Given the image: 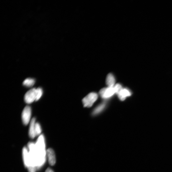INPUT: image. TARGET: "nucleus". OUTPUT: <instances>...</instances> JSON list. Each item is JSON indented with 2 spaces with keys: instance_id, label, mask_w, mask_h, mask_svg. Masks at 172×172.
Instances as JSON below:
<instances>
[{
  "instance_id": "obj_7",
  "label": "nucleus",
  "mask_w": 172,
  "mask_h": 172,
  "mask_svg": "<svg viewBox=\"0 0 172 172\" xmlns=\"http://www.w3.org/2000/svg\"><path fill=\"white\" fill-rule=\"evenodd\" d=\"M23 157L24 164L27 168L30 166L29 153L26 147L23 150Z\"/></svg>"
},
{
  "instance_id": "obj_8",
  "label": "nucleus",
  "mask_w": 172,
  "mask_h": 172,
  "mask_svg": "<svg viewBox=\"0 0 172 172\" xmlns=\"http://www.w3.org/2000/svg\"><path fill=\"white\" fill-rule=\"evenodd\" d=\"M35 118L32 119L30 121L29 130L30 137L32 139H34L36 137L35 133Z\"/></svg>"
},
{
  "instance_id": "obj_12",
  "label": "nucleus",
  "mask_w": 172,
  "mask_h": 172,
  "mask_svg": "<svg viewBox=\"0 0 172 172\" xmlns=\"http://www.w3.org/2000/svg\"><path fill=\"white\" fill-rule=\"evenodd\" d=\"M42 129L41 127L38 123H36L35 126V136H37L40 135L41 133Z\"/></svg>"
},
{
  "instance_id": "obj_11",
  "label": "nucleus",
  "mask_w": 172,
  "mask_h": 172,
  "mask_svg": "<svg viewBox=\"0 0 172 172\" xmlns=\"http://www.w3.org/2000/svg\"><path fill=\"white\" fill-rule=\"evenodd\" d=\"M106 104L105 103H103L99 105L94 109L93 112V114L96 115L102 111L105 108Z\"/></svg>"
},
{
  "instance_id": "obj_4",
  "label": "nucleus",
  "mask_w": 172,
  "mask_h": 172,
  "mask_svg": "<svg viewBox=\"0 0 172 172\" xmlns=\"http://www.w3.org/2000/svg\"><path fill=\"white\" fill-rule=\"evenodd\" d=\"M100 95L103 99H107L113 96L115 94L114 87L104 88L99 91Z\"/></svg>"
},
{
  "instance_id": "obj_10",
  "label": "nucleus",
  "mask_w": 172,
  "mask_h": 172,
  "mask_svg": "<svg viewBox=\"0 0 172 172\" xmlns=\"http://www.w3.org/2000/svg\"><path fill=\"white\" fill-rule=\"evenodd\" d=\"M35 83V81L34 79L27 78L23 81V84L24 86L27 87H31L34 85Z\"/></svg>"
},
{
  "instance_id": "obj_6",
  "label": "nucleus",
  "mask_w": 172,
  "mask_h": 172,
  "mask_svg": "<svg viewBox=\"0 0 172 172\" xmlns=\"http://www.w3.org/2000/svg\"><path fill=\"white\" fill-rule=\"evenodd\" d=\"M46 154L50 165L51 166L54 165L56 163V159L53 150L50 148L47 149Z\"/></svg>"
},
{
  "instance_id": "obj_5",
  "label": "nucleus",
  "mask_w": 172,
  "mask_h": 172,
  "mask_svg": "<svg viewBox=\"0 0 172 172\" xmlns=\"http://www.w3.org/2000/svg\"><path fill=\"white\" fill-rule=\"evenodd\" d=\"M117 94L119 99L121 101H123L127 97L130 96L131 95V93L129 90L122 88Z\"/></svg>"
},
{
  "instance_id": "obj_1",
  "label": "nucleus",
  "mask_w": 172,
  "mask_h": 172,
  "mask_svg": "<svg viewBox=\"0 0 172 172\" xmlns=\"http://www.w3.org/2000/svg\"><path fill=\"white\" fill-rule=\"evenodd\" d=\"M98 94L96 93H91L88 94L82 100L83 106L85 107H90L97 100Z\"/></svg>"
},
{
  "instance_id": "obj_15",
  "label": "nucleus",
  "mask_w": 172,
  "mask_h": 172,
  "mask_svg": "<svg viewBox=\"0 0 172 172\" xmlns=\"http://www.w3.org/2000/svg\"><path fill=\"white\" fill-rule=\"evenodd\" d=\"M45 172H54L50 168H48L46 170Z\"/></svg>"
},
{
  "instance_id": "obj_13",
  "label": "nucleus",
  "mask_w": 172,
  "mask_h": 172,
  "mask_svg": "<svg viewBox=\"0 0 172 172\" xmlns=\"http://www.w3.org/2000/svg\"><path fill=\"white\" fill-rule=\"evenodd\" d=\"M43 94L42 89L41 88H38L37 89V97L35 101H37L41 98Z\"/></svg>"
},
{
  "instance_id": "obj_9",
  "label": "nucleus",
  "mask_w": 172,
  "mask_h": 172,
  "mask_svg": "<svg viewBox=\"0 0 172 172\" xmlns=\"http://www.w3.org/2000/svg\"><path fill=\"white\" fill-rule=\"evenodd\" d=\"M115 81L113 75L109 73L107 76L106 83L108 87H113L115 86Z\"/></svg>"
},
{
  "instance_id": "obj_2",
  "label": "nucleus",
  "mask_w": 172,
  "mask_h": 172,
  "mask_svg": "<svg viewBox=\"0 0 172 172\" xmlns=\"http://www.w3.org/2000/svg\"><path fill=\"white\" fill-rule=\"evenodd\" d=\"M31 116V108L29 106H27L22 112V118L24 125H27L30 121Z\"/></svg>"
},
{
  "instance_id": "obj_3",
  "label": "nucleus",
  "mask_w": 172,
  "mask_h": 172,
  "mask_svg": "<svg viewBox=\"0 0 172 172\" xmlns=\"http://www.w3.org/2000/svg\"><path fill=\"white\" fill-rule=\"evenodd\" d=\"M37 97V89L33 88L27 91L25 94L24 101L27 104H30L36 101Z\"/></svg>"
},
{
  "instance_id": "obj_14",
  "label": "nucleus",
  "mask_w": 172,
  "mask_h": 172,
  "mask_svg": "<svg viewBox=\"0 0 172 172\" xmlns=\"http://www.w3.org/2000/svg\"><path fill=\"white\" fill-rule=\"evenodd\" d=\"M29 172H35L37 168L36 166H31L27 167Z\"/></svg>"
}]
</instances>
